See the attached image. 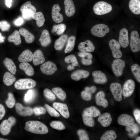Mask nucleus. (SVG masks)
Returning <instances> with one entry per match:
<instances>
[{
    "label": "nucleus",
    "mask_w": 140,
    "mask_h": 140,
    "mask_svg": "<svg viewBox=\"0 0 140 140\" xmlns=\"http://www.w3.org/2000/svg\"><path fill=\"white\" fill-rule=\"evenodd\" d=\"M24 129L31 133L39 134H44L48 132L47 127L38 121H29L26 122Z\"/></svg>",
    "instance_id": "nucleus-1"
},
{
    "label": "nucleus",
    "mask_w": 140,
    "mask_h": 140,
    "mask_svg": "<svg viewBox=\"0 0 140 140\" xmlns=\"http://www.w3.org/2000/svg\"><path fill=\"white\" fill-rule=\"evenodd\" d=\"M112 9V6L110 4L103 1L97 2L93 7L94 13L98 15H102L109 13Z\"/></svg>",
    "instance_id": "nucleus-2"
},
{
    "label": "nucleus",
    "mask_w": 140,
    "mask_h": 140,
    "mask_svg": "<svg viewBox=\"0 0 140 140\" xmlns=\"http://www.w3.org/2000/svg\"><path fill=\"white\" fill-rule=\"evenodd\" d=\"M20 11L23 18L25 20H28L32 18V15L36 12V9L32 5L31 2L27 1L22 5Z\"/></svg>",
    "instance_id": "nucleus-3"
},
{
    "label": "nucleus",
    "mask_w": 140,
    "mask_h": 140,
    "mask_svg": "<svg viewBox=\"0 0 140 140\" xmlns=\"http://www.w3.org/2000/svg\"><path fill=\"white\" fill-rule=\"evenodd\" d=\"M36 82L30 78L20 79L15 83V88L18 90H25L32 89L36 85Z\"/></svg>",
    "instance_id": "nucleus-4"
},
{
    "label": "nucleus",
    "mask_w": 140,
    "mask_h": 140,
    "mask_svg": "<svg viewBox=\"0 0 140 140\" xmlns=\"http://www.w3.org/2000/svg\"><path fill=\"white\" fill-rule=\"evenodd\" d=\"M109 31L110 29L108 26L103 24L94 25L91 30V33L93 35L99 37H103Z\"/></svg>",
    "instance_id": "nucleus-5"
},
{
    "label": "nucleus",
    "mask_w": 140,
    "mask_h": 140,
    "mask_svg": "<svg viewBox=\"0 0 140 140\" xmlns=\"http://www.w3.org/2000/svg\"><path fill=\"white\" fill-rule=\"evenodd\" d=\"M130 46L133 52H137L140 50V39L139 34L136 31H133L131 33Z\"/></svg>",
    "instance_id": "nucleus-6"
},
{
    "label": "nucleus",
    "mask_w": 140,
    "mask_h": 140,
    "mask_svg": "<svg viewBox=\"0 0 140 140\" xmlns=\"http://www.w3.org/2000/svg\"><path fill=\"white\" fill-rule=\"evenodd\" d=\"M125 66V62L121 59L114 60L111 65L112 69L114 74L116 77L121 76Z\"/></svg>",
    "instance_id": "nucleus-7"
},
{
    "label": "nucleus",
    "mask_w": 140,
    "mask_h": 140,
    "mask_svg": "<svg viewBox=\"0 0 140 140\" xmlns=\"http://www.w3.org/2000/svg\"><path fill=\"white\" fill-rule=\"evenodd\" d=\"M135 88L134 81L131 79L127 80L124 83L122 89V95L124 97H128L133 93Z\"/></svg>",
    "instance_id": "nucleus-8"
},
{
    "label": "nucleus",
    "mask_w": 140,
    "mask_h": 140,
    "mask_svg": "<svg viewBox=\"0 0 140 140\" xmlns=\"http://www.w3.org/2000/svg\"><path fill=\"white\" fill-rule=\"evenodd\" d=\"M110 89L115 100L121 101L122 99V89L121 85L117 82L112 83L110 86Z\"/></svg>",
    "instance_id": "nucleus-9"
},
{
    "label": "nucleus",
    "mask_w": 140,
    "mask_h": 140,
    "mask_svg": "<svg viewBox=\"0 0 140 140\" xmlns=\"http://www.w3.org/2000/svg\"><path fill=\"white\" fill-rule=\"evenodd\" d=\"M109 45L114 58L119 59L122 57V53L120 50L121 45L117 41L114 39H111L109 41Z\"/></svg>",
    "instance_id": "nucleus-10"
},
{
    "label": "nucleus",
    "mask_w": 140,
    "mask_h": 140,
    "mask_svg": "<svg viewBox=\"0 0 140 140\" xmlns=\"http://www.w3.org/2000/svg\"><path fill=\"white\" fill-rule=\"evenodd\" d=\"M56 65L50 61H47L43 63L40 66L41 71L43 74L48 75L53 74L57 71Z\"/></svg>",
    "instance_id": "nucleus-11"
},
{
    "label": "nucleus",
    "mask_w": 140,
    "mask_h": 140,
    "mask_svg": "<svg viewBox=\"0 0 140 140\" xmlns=\"http://www.w3.org/2000/svg\"><path fill=\"white\" fill-rule=\"evenodd\" d=\"M61 10L59 5L55 4L53 5L52 10V17L53 20L57 23L62 22L64 20L63 15L59 13Z\"/></svg>",
    "instance_id": "nucleus-12"
},
{
    "label": "nucleus",
    "mask_w": 140,
    "mask_h": 140,
    "mask_svg": "<svg viewBox=\"0 0 140 140\" xmlns=\"http://www.w3.org/2000/svg\"><path fill=\"white\" fill-rule=\"evenodd\" d=\"M53 106L65 118H68L69 117V113L68 108L66 104L55 102L53 103Z\"/></svg>",
    "instance_id": "nucleus-13"
},
{
    "label": "nucleus",
    "mask_w": 140,
    "mask_h": 140,
    "mask_svg": "<svg viewBox=\"0 0 140 140\" xmlns=\"http://www.w3.org/2000/svg\"><path fill=\"white\" fill-rule=\"evenodd\" d=\"M119 43L123 48H126L129 44L128 33L127 29L123 28L120 31L118 39Z\"/></svg>",
    "instance_id": "nucleus-14"
},
{
    "label": "nucleus",
    "mask_w": 140,
    "mask_h": 140,
    "mask_svg": "<svg viewBox=\"0 0 140 140\" xmlns=\"http://www.w3.org/2000/svg\"><path fill=\"white\" fill-rule=\"evenodd\" d=\"M94 78V81L95 83L104 84L107 81V79L105 74L99 70L93 71L92 74Z\"/></svg>",
    "instance_id": "nucleus-15"
},
{
    "label": "nucleus",
    "mask_w": 140,
    "mask_h": 140,
    "mask_svg": "<svg viewBox=\"0 0 140 140\" xmlns=\"http://www.w3.org/2000/svg\"><path fill=\"white\" fill-rule=\"evenodd\" d=\"M117 122L120 125L127 126L134 123L135 120L131 116L126 114H123L118 117Z\"/></svg>",
    "instance_id": "nucleus-16"
},
{
    "label": "nucleus",
    "mask_w": 140,
    "mask_h": 140,
    "mask_svg": "<svg viewBox=\"0 0 140 140\" xmlns=\"http://www.w3.org/2000/svg\"><path fill=\"white\" fill-rule=\"evenodd\" d=\"M15 109L17 113L22 116H31L33 113V109L29 107H24L19 103L16 104Z\"/></svg>",
    "instance_id": "nucleus-17"
},
{
    "label": "nucleus",
    "mask_w": 140,
    "mask_h": 140,
    "mask_svg": "<svg viewBox=\"0 0 140 140\" xmlns=\"http://www.w3.org/2000/svg\"><path fill=\"white\" fill-rule=\"evenodd\" d=\"M78 48L81 52H92L94 51L95 47L93 43L88 40L80 43Z\"/></svg>",
    "instance_id": "nucleus-18"
},
{
    "label": "nucleus",
    "mask_w": 140,
    "mask_h": 140,
    "mask_svg": "<svg viewBox=\"0 0 140 140\" xmlns=\"http://www.w3.org/2000/svg\"><path fill=\"white\" fill-rule=\"evenodd\" d=\"M65 13L68 17L73 16L75 12V8L72 0H64Z\"/></svg>",
    "instance_id": "nucleus-19"
},
{
    "label": "nucleus",
    "mask_w": 140,
    "mask_h": 140,
    "mask_svg": "<svg viewBox=\"0 0 140 140\" xmlns=\"http://www.w3.org/2000/svg\"><path fill=\"white\" fill-rule=\"evenodd\" d=\"M97 121L102 126L107 127L110 124L112 118L110 114L105 113L99 116Z\"/></svg>",
    "instance_id": "nucleus-20"
},
{
    "label": "nucleus",
    "mask_w": 140,
    "mask_h": 140,
    "mask_svg": "<svg viewBox=\"0 0 140 140\" xmlns=\"http://www.w3.org/2000/svg\"><path fill=\"white\" fill-rule=\"evenodd\" d=\"M105 94L102 91L98 92L96 95L95 98L96 104L99 106H102L104 108L108 105L107 100L105 98Z\"/></svg>",
    "instance_id": "nucleus-21"
},
{
    "label": "nucleus",
    "mask_w": 140,
    "mask_h": 140,
    "mask_svg": "<svg viewBox=\"0 0 140 140\" xmlns=\"http://www.w3.org/2000/svg\"><path fill=\"white\" fill-rule=\"evenodd\" d=\"M89 75V72L87 71L82 69L78 70L72 73L71 76L73 80L78 81L81 79L87 78Z\"/></svg>",
    "instance_id": "nucleus-22"
},
{
    "label": "nucleus",
    "mask_w": 140,
    "mask_h": 140,
    "mask_svg": "<svg viewBox=\"0 0 140 140\" xmlns=\"http://www.w3.org/2000/svg\"><path fill=\"white\" fill-rule=\"evenodd\" d=\"M32 60L33 65L35 66L38 65L44 62L45 58L41 50H37L34 52Z\"/></svg>",
    "instance_id": "nucleus-23"
},
{
    "label": "nucleus",
    "mask_w": 140,
    "mask_h": 140,
    "mask_svg": "<svg viewBox=\"0 0 140 140\" xmlns=\"http://www.w3.org/2000/svg\"><path fill=\"white\" fill-rule=\"evenodd\" d=\"M42 46L46 47L51 42V39L48 31L44 29L42 31L39 39Z\"/></svg>",
    "instance_id": "nucleus-24"
},
{
    "label": "nucleus",
    "mask_w": 140,
    "mask_h": 140,
    "mask_svg": "<svg viewBox=\"0 0 140 140\" xmlns=\"http://www.w3.org/2000/svg\"><path fill=\"white\" fill-rule=\"evenodd\" d=\"M13 125L8 120L3 121L0 125V132L4 136L8 135L10 133Z\"/></svg>",
    "instance_id": "nucleus-25"
},
{
    "label": "nucleus",
    "mask_w": 140,
    "mask_h": 140,
    "mask_svg": "<svg viewBox=\"0 0 140 140\" xmlns=\"http://www.w3.org/2000/svg\"><path fill=\"white\" fill-rule=\"evenodd\" d=\"M33 54L29 49L23 51L19 55L18 60L20 62H30L32 60Z\"/></svg>",
    "instance_id": "nucleus-26"
},
{
    "label": "nucleus",
    "mask_w": 140,
    "mask_h": 140,
    "mask_svg": "<svg viewBox=\"0 0 140 140\" xmlns=\"http://www.w3.org/2000/svg\"><path fill=\"white\" fill-rule=\"evenodd\" d=\"M19 32L24 37L26 43L30 44L34 41V36L27 29L21 27L19 29Z\"/></svg>",
    "instance_id": "nucleus-27"
},
{
    "label": "nucleus",
    "mask_w": 140,
    "mask_h": 140,
    "mask_svg": "<svg viewBox=\"0 0 140 140\" xmlns=\"http://www.w3.org/2000/svg\"><path fill=\"white\" fill-rule=\"evenodd\" d=\"M68 37L67 35L63 34L55 40L54 44L55 50L60 51L62 49L67 40Z\"/></svg>",
    "instance_id": "nucleus-28"
},
{
    "label": "nucleus",
    "mask_w": 140,
    "mask_h": 140,
    "mask_svg": "<svg viewBox=\"0 0 140 140\" xmlns=\"http://www.w3.org/2000/svg\"><path fill=\"white\" fill-rule=\"evenodd\" d=\"M3 64L9 72L13 75L16 72V67L13 61L11 59L6 58L3 61Z\"/></svg>",
    "instance_id": "nucleus-29"
},
{
    "label": "nucleus",
    "mask_w": 140,
    "mask_h": 140,
    "mask_svg": "<svg viewBox=\"0 0 140 140\" xmlns=\"http://www.w3.org/2000/svg\"><path fill=\"white\" fill-rule=\"evenodd\" d=\"M19 67L27 76H31L34 74V69L33 67L27 62H22L19 64Z\"/></svg>",
    "instance_id": "nucleus-30"
},
{
    "label": "nucleus",
    "mask_w": 140,
    "mask_h": 140,
    "mask_svg": "<svg viewBox=\"0 0 140 140\" xmlns=\"http://www.w3.org/2000/svg\"><path fill=\"white\" fill-rule=\"evenodd\" d=\"M130 10L134 14L140 13V0H130L129 4Z\"/></svg>",
    "instance_id": "nucleus-31"
},
{
    "label": "nucleus",
    "mask_w": 140,
    "mask_h": 140,
    "mask_svg": "<svg viewBox=\"0 0 140 140\" xmlns=\"http://www.w3.org/2000/svg\"><path fill=\"white\" fill-rule=\"evenodd\" d=\"M83 112L84 114L94 117L99 116L101 114L99 110L93 106L85 108Z\"/></svg>",
    "instance_id": "nucleus-32"
},
{
    "label": "nucleus",
    "mask_w": 140,
    "mask_h": 140,
    "mask_svg": "<svg viewBox=\"0 0 140 140\" xmlns=\"http://www.w3.org/2000/svg\"><path fill=\"white\" fill-rule=\"evenodd\" d=\"M9 42H12L16 45H18L21 43V40L19 32L17 30H15L8 38Z\"/></svg>",
    "instance_id": "nucleus-33"
},
{
    "label": "nucleus",
    "mask_w": 140,
    "mask_h": 140,
    "mask_svg": "<svg viewBox=\"0 0 140 140\" xmlns=\"http://www.w3.org/2000/svg\"><path fill=\"white\" fill-rule=\"evenodd\" d=\"M32 18L36 20L37 25L40 27L44 24L45 20L43 13L40 11L35 12L32 15Z\"/></svg>",
    "instance_id": "nucleus-34"
},
{
    "label": "nucleus",
    "mask_w": 140,
    "mask_h": 140,
    "mask_svg": "<svg viewBox=\"0 0 140 140\" xmlns=\"http://www.w3.org/2000/svg\"><path fill=\"white\" fill-rule=\"evenodd\" d=\"M16 80V77L11 73L6 72L4 75L3 81L4 84L7 86H10Z\"/></svg>",
    "instance_id": "nucleus-35"
},
{
    "label": "nucleus",
    "mask_w": 140,
    "mask_h": 140,
    "mask_svg": "<svg viewBox=\"0 0 140 140\" xmlns=\"http://www.w3.org/2000/svg\"><path fill=\"white\" fill-rule=\"evenodd\" d=\"M125 129L129 132L128 135L130 137H133L137 135L140 130L139 126L135 123L127 126Z\"/></svg>",
    "instance_id": "nucleus-36"
},
{
    "label": "nucleus",
    "mask_w": 140,
    "mask_h": 140,
    "mask_svg": "<svg viewBox=\"0 0 140 140\" xmlns=\"http://www.w3.org/2000/svg\"><path fill=\"white\" fill-rule=\"evenodd\" d=\"M75 40L76 37L74 36H71L69 38L64 50L65 53H69L73 50L74 47Z\"/></svg>",
    "instance_id": "nucleus-37"
},
{
    "label": "nucleus",
    "mask_w": 140,
    "mask_h": 140,
    "mask_svg": "<svg viewBox=\"0 0 140 140\" xmlns=\"http://www.w3.org/2000/svg\"><path fill=\"white\" fill-rule=\"evenodd\" d=\"M117 134L113 130H109L106 131L102 136L101 140H114L117 138Z\"/></svg>",
    "instance_id": "nucleus-38"
},
{
    "label": "nucleus",
    "mask_w": 140,
    "mask_h": 140,
    "mask_svg": "<svg viewBox=\"0 0 140 140\" xmlns=\"http://www.w3.org/2000/svg\"><path fill=\"white\" fill-rule=\"evenodd\" d=\"M36 96L35 90L33 89H29L25 95L24 101L26 103H30L34 99Z\"/></svg>",
    "instance_id": "nucleus-39"
},
{
    "label": "nucleus",
    "mask_w": 140,
    "mask_h": 140,
    "mask_svg": "<svg viewBox=\"0 0 140 140\" xmlns=\"http://www.w3.org/2000/svg\"><path fill=\"white\" fill-rule=\"evenodd\" d=\"M132 72L136 80L140 82V67L137 64H134L131 66Z\"/></svg>",
    "instance_id": "nucleus-40"
},
{
    "label": "nucleus",
    "mask_w": 140,
    "mask_h": 140,
    "mask_svg": "<svg viewBox=\"0 0 140 140\" xmlns=\"http://www.w3.org/2000/svg\"><path fill=\"white\" fill-rule=\"evenodd\" d=\"M52 91L61 100L64 101L66 97V94L62 89L60 87H54L52 89Z\"/></svg>",
    "instance_id": "nucleus-41"
},
{
    "label": "nucleus",
    "mask_w": 140,
    "mask_h": 140,
    "mask_svg": "<svg viewBox=\"0 0 140 140\" xmlns=\"http://www.w3.org/2000/svg\"><path fill=\"white\" fill-rule=\"evenodd\" d=\"M82 117L84 124L87 126L93 127L95 125V122L93 117L87 115L84 113L82 114Z\"/></svg>",
    "instance_id": "nucleus-42"
},
{
    "label": "nucleus",
    "mask_w": 140,
    "mask_h": 140,
    "mask_svg": "<svg viewBox=\"0 0 140 140\" xmlns=\"http://www.w3.org/2000/svg\"><path fill=\"white\" fill-rule=\"evenodd\" d=\"M66 29V26L64 24L55 25L53 27L52 31L55 32L58 35H61L63 33Z\"/></svg>",
    "instance_id": "nucleus-43"
},
{
    "label": "nucleus",
    "mask_w": 140,
    "mask_h": 140,
    "mask_svg": "<svg viewBox=\"0 0 140 140\" xmlns=\"http://www.w3.org/2000/svg\"><path fill=\"white\" fill-rule=\"evenodd\" d=\"M50 126L53 128L58 130L65 129V127L62 122L59 121H53L50 123Z\"/></svg>",
    "instance_id": "nucleus-44"
},
{
    "label": "nucleus",
    "mask_w": 140,
    "mask_h": 140,
    "mask_svg": "<svg viewBox=\"0 0 140 140\" xmlns=\"http://www.w3.org/2000/svg\"><path fill=\"white\" fill-rule=\"evenodd\" d=\"M8 97L5 101L7 106L9 108H12L15 104V100L13 94L10 92L8 94Z\"/></svg>",
    "instance_id": "nucleus-45"
},
{
    "label": "nucleus",
    "mask_w": 140,
    "mask_h": 140,
    "mask_svg": "<svg viewBox=\"0 0 140 140\" xmlns=\"http://www.w3.org/2000/svg\"><path fill=\"white\" fill-rule=\"evenodd\" d=\"M65 60L67 63H72V65L74 66H77L78 65L76 57L74 55L71 54L67 56L65 58Z\"/></svg>",
    "instance_id": "nucleus-46"
},
{
    "label": "nucleus",
    "mask_w": 140,
    "mask_h": 140,
    "mask_svg": "<svg viewBox=\"0 0 140 140\" xmlns=\"http://www.w3.org/2000/svg\"><path fill=\"white\" fill-rule=\"evenodd\" d=\"M43 94L45 97L50 101H53L56 99L55 95L48 88H46L44 90Z\"/></svg>",
    "instance_id": "nucleus-47"
},
{
    "label": "nucleus",
    "mask_w": 140,
    "mask_h": 140,
    "mask_svg": "<svg viewBox=\"0 0 140 140\" xmlns=\"http://www.w3.org/2000/svg\"><path fill=\"white\" fill-rule=\"evenodd\" d=\"M44 106L48 113L51 116L58 117L60 116V114L54 108L46 104H45Z\"/></svg>",
    "instance_id": "nucleus-48"
},
{
    "label": "nucleus",
    "mask_w": 140,
    "mask_h": 140,
    "mask_svg": "<svg viewBox=\"0 0 140 140\" xmlns=\"http://www.w3.org/2000/svg\"><path fill=\"white\" fill-rule=\"evenodd\" d=\"M77 134L80 140H89L88 135L87 132L82 129H79L77 131Z\"/></svg>",
    "instance_id": "nucleus-49"
},
{
    "label": "nucleus",
    "mask_w": 140,
    "mask_h": 140,
    "mask_svg": "<svg viewBox=\"0 0 140 140\" xmlns=\"http://www.w3.org/2000/svg\"><path fill=\"white\" fill-rule=\"evenodd\" d=\"M92 94L89 91L85 90L81 92V96L83 100L86 101H89L91 99Z\"/></svg>",
    "instance_id": "nucleus-50"
},
{
    "label": "nucleus",
    "mask_w": 140,
    "mask_h": 140,
    "mask_svg": "<svg viewBox=\"0 0 140 140\" xmlns=\"http://www.w3.org/2000/svg\"><path fill=\"white\" fill-rule=\"evenodd\" d=\"M10 27V24L5 20L0 21V29L2 31L9 30Z\"/></svg>",
    "instance_id": "nucleus-51"
},
{
    "label": "nucleus",
    "mask_w": 140,
    "mask_h": 140,
    "mask_svg": "<svg viewBox=\"0 0 140 140\" xmlns=\"http://www.w3.org/2000/svg\"><path fill=\"white\" fill-rule=\"evenodd\" d=\"M33 111L36 115H39L44 114L46 113V110L44 107H36L33 109Z\"/></svg>",
    "instance_id": "nucleus-52"
},
{
    "label": "nucleus",
    "mask_w": 140,
    "mask_h": 140,
    "mask_svg": "<svg viewBox=\"0 0 140 140\" xmlns=\"http://www.w3.org/2000/svg\"><path fill=\"white\" fill-rule=\"evenodd\" d=\"M79 57L82 58H87L92 59L93 56L90 53L88 52H79L78 54Z\"/></svg>",
    "instance_id": "nucleus-53"
},
{
    "label": "nucleus",
    "mask_w": 140,
    "mask_h": 140,
    "mask_svg": "<svg viewBox=\"0 0 140 140\" xmlns=\"http://www.w3.org/2000/svg\"><path fill=\"white\" fill-rule=\"evenodd\" d=\"M133 114L136 121L140 124V111L138 109H136L133 111Z\"/></svg>",
    "instance_id": "nucleus-54"
},
{
    "label": "nucleus",
    "mask_w": 140,
    "mask_h": 140,
    "mask_svg": "<svg viewBox=\"0 0 140 140\" xmlns=\"http://www.w3.org/2000/svg\"><path fill=\"white\" fill-rule=\"evenodd\" d=\"M24 22L23 18L21 17H19L15 20L14 23L16 26H19L23 23Z\"/></svg>",
    "instance_id": "nucleus-55"
},
{
    "label": "nucleus",
    "mask_w": 140,
    "mask_h": 140,
    "mask_svg": "<svg viewBox=\"0 0 140 140\" xmlns=\"http://www.w3.org/2000/svg\"><path fill=\"white\" fill-rule=\"evenodd\" d=\"M81 61L82 64L85 65H89L92 63V59L87 58H82Z\"/></svg>",
    "instance_id": "nucleus-56"
},
{
    "label": "nucleus",
    "mask_w": 140,
    "mask_h": 140,
    "mask_svg": "<svg viewBox=\"0 0 140 140\" xmlns=\"http://www.w3.org/2000/svg\"><path fill=\"white\" fill-rule=\"evenodd\" d=\"M5 113V108L2 104H0V120L4 117Z\"/></svg>",
    "instance_id": "nucleus-57"
},
{
    "label": "nucleus",
    "mask_w": 140,
    "mask_h": 140,
    "mask_svg": "<svg viewBox=\"0 0 140 140\" xmlns=\"http://www.w3.org/2000/svg\"><path fill=\"white\" fill-rule=\"evenodd\" d=\"M85 89L89 91L92 94L96 92L97 88L95 86H93L90 87H86L85 88Z\"/></svg>",
    "instance_id": "nucleus-58"
},
{
    "label": "nucleus",
    "mask_w": 140,
    "mask_h": 140,
    "mask_svg": "<svg viewBox=\"0 0 140 140\" xmlns=\"http://www.w3.org/2000/svg\"><path fill=\"white\" fill-rule=\"evenodd\" d=\"M12 0H5V4L8 8H10L12 5Z\"/></svg>",
    "instance_id": "nucleus-59"
},
{
    "label": "nucleus",
    "mask_w": 140,
    "mask_h": 140,
    "mask_svg": "<svg viewBox=\"0 0 140 140\" xmlns=\"http://www.w3.org/2000/svg\"><path fill=\"white\" fill-rule=\"evenodd\" d=\"M5 39V37L3 36L2 33L0 32V43L4 42Z\"/></svg>",
    "instance_id": "nucleus-60"
},
{
    "label": "nucleus",
    "mask_w": 140,
    "mask_h": 140,
    "mask_svg": "<svg viewBox=\"0 0 140 140\" xmlns=\"http://www.w3.org/2000/svg\"><path fill=\"white\" fill-rule=\"evenodd\" d=\"M74 66L72 64L68 65L67 67V69L69 71H71L74 69Z\"/></svg>",
    "instance_id": "nucleus-61"
},
{
    "label": "nucleus",
    "mask_w": 140,
    "mask_h": 140,
    "mask_svg": "<svg viewBox=\"0 0 140 140\" xmlns=\"http://www.w3.org/2000/svg\"><path fill=\"white\" fill-rule=\"evenodd\" d=\"M136 140H140V137L139 136L137 137L136 138Z\"/></svg>",
    "instance_id": "nucleus-62"
},
{
    "label": "nucleus",
    "mask_w": 140,
    "mask_h": 140,
    "mask_svg": "<svg viewBox=\"0 0 140 140\" xmlns=\"http://www.w3.org/2000/svg\"><path fill=\"white\" fill-rule=\"evenodd\" d=\"M8 139L0 138V140H8Z\"/></svg>",
    "instance_id": "nucleus-63"
},
{
    "label": "nucleus",
    "mask_w": 140,
    "mask_h": 140,
    "mask_svg": "<svg viewBox=\"0 0 140 140\" xmlns=\"http://www.w3.org/2000/svg\"><path fill=\"white\" fill-rule=\"evenodd\" d=\"M125 97H124V99H125Z\"/></svg>",
    "instance_id": "nucleus-64"
}]
</instances>
